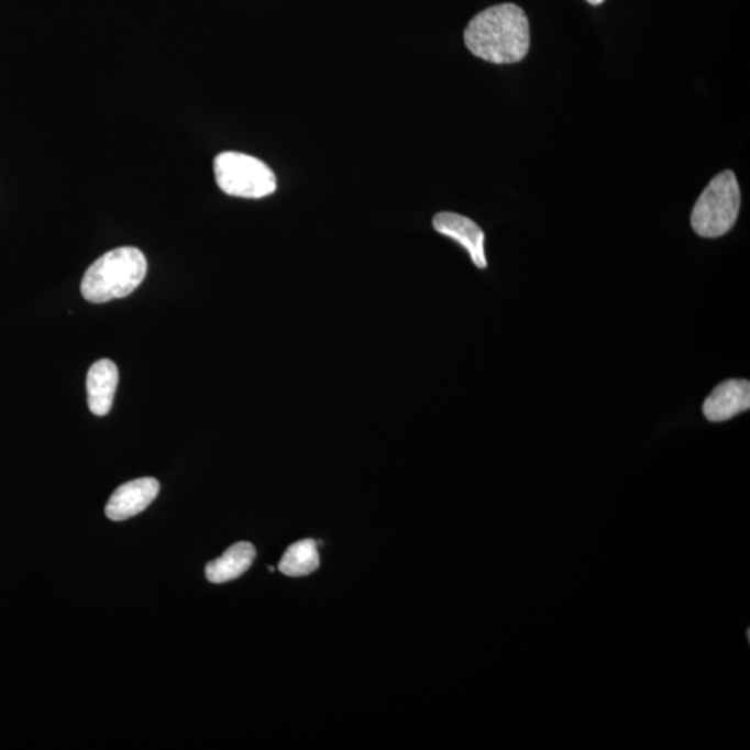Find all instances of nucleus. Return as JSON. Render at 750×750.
<instances>
[{"label":"nucleus","instance_id":"nucleus-9","mask_svg":"<svg viewBox=\"0 0 750 750\" xmlns=\"http://www.w3.org/2000/svg\"><path fill=\"white\" fill-rule=\"evenodd\" d=\"M256 549L250 542H238L206 566V578L213 584H224L240 578L252 566Z\"/></svg>","mask_w":750,"mask_h":750},{"label":"nucleus","instance_id":"nucleus-2","mask_svg":"<svg viewBox=\"0 0 750 750\" xmlns=\"http://www.w3.org/2000/svg\"><path fill=\"white\" fill-rule=\"evenodd\" d=\"M146 272L144 253L136 247H118L100 256L84 274L82 297L91 304L129 297L144 282Z\"/></svg>","mask_w":750,"mask_h":750},{"label":"nucleus","instance_id":"nucleus-3","mask_svg":"<svg viewBox=\"0 0 750 750\" xmlns=\"http://www.w3.org/2000/svg\"><path fill=\"white\" fill-rule=\"evenodd\" d=\"M739 208L741 191L736 174L730 170L717 174L692 210V229L704 238L726 235L737 223Z\"/></svg>","mask_w":750,"mask_h":750},{"label":"nucleus","instance_id":"nucleus-5","mask_svg":"<svg viewBox=\"0 0 750 750\" xmlns=\"http://www.w3.org/2000/svg\"><path fill=\"white\" fill-rule=\"evenodd\" d=\"M158 490H161V484L155 478L130 481L110 496L106 505V516L113 521L129 520L144 511L156 499Z\"/></svg>","mask_w":750,"mask_h":750},{"label":"nucleus","instance_id":"nucleus-8","mask_svg":"<svg viewBox=\"0 0 750 750\" xmlns=\"http://www.w3.org/2000/svg\"><path fill=\"white\" fill-rule=\"evenodd\" d=\"M119 385V368L109 359L93 363L87 377L89 410L95 416H106L112 409Z\"/></svg>","mask_w":750,"mask_h":750},{"label":"nucleus","instance_id":"nucleus-4","mask_svg":"<svg viewBox=\"0 0 750 750\" xmlns=\"http://www.w3.org/2000/svg\"><path fill=\"white\" fill-rule=\"evenodd\" d=\"M216 181L230 197L262 199L277 191L272 168L245 153L224 152L214 158Z\"/></svg>","mask_w":750,"mask_h":750},{"label":"nucleus","instance_id":"nucleus-6","mask_svg":"<svg viewBox=\"0 0 750 750\" xmlns=\"http://www.w3.org/2000/svg\"><path fill=\"white\" fill-rule=\"evenodd\" d=\"M432 225L440 234L452 238L461 244L468 252L475 267L487 268L488 262L484 250L485 234L473 220L451 213V211H442L432 220Z\"/></svg>","mask_w":750,"mask_h":750},{"label":"nucleus","instance_id":"nucleus-7","mask_svg":"<svg viewBox=\"0 0 750 750\" xmlns=\"http://www.w3.org/2000/svg\"><path fill=\"white\" fill-rule=\"evenodd\" d=\"M750 408V384L748 379H728L717 385L707 396L704 415L712 422H721L745 413Z\"/></svg>","mask_w":750,"mask_h":750},{"label":"nucleus","instance_id":"nucleus-11","mask_svg":"<svg viewBox=\"0 0 750 750\" xmlns=\"http://www.w3.org/2000/svg\"><path fill=\"white\" fill-rule=\"evenodd\" d=\"M586 2L595 4V7H598V4L604 3L605 0H586Z\"/></svg>","mask_w":750,"mask_h":750},{"label":"nucleus","instance_id":"nucleus-10","mask_svg":"<svg viewBox=\"0 0 750 750\" xmlns=\"http://www.w3.org/2000/svg\"><path fill=\"white\" fill-rule=\"evenodd\" d=\"M319 543L313 540H304L287 549L282 562L279 572L288 577H304L315 573L320 567Z\"/></svg>","mask_w":750,"mask_h":750},{"label":"nucleus","instance_id":"nucleus-1","mask_svg":"<svg viewBox=\"0 0 750 750\" xmlns=\"http://www.w3.org/2000/svg\"><path fill=\"white\" fill-rule=\"evenodd\" d=\"M530 23L525 10L501 3L474 15L464 42L474 56L495 65L521 62L530 51Z\"/></svg>","mask_w":750,"mask_h":750},{"label":"nucleus","instance_id":"nucleus-12","mask_svg":"<svg viewBox=\"0 0 750 750\" xmlns=\"http://www.w3.org/2000/svg\"><path fill=\"white\" fill-rule=\"evenodd\" d=\"M268 572L273 573L274 569L272 566H268Z\"/></svg>","mask_w":750,"mask_h":750}]
</instances>
